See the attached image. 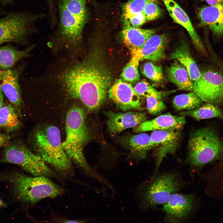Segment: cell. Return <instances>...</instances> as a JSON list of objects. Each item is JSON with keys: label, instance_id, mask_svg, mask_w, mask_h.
<instances>
[{"label": "cell", "instance_id": "6da1fadb", "mask_svg": "<svg viewBox=\"0 0 223 223\" xmlns=\"http://www.w3.org/2000/svg\"><path fill=\"white\" fill-rule=\"evenodd\" d=\"M59 79L69 97L79 99L89 111L93 112L105 101L112 76L104 62L99 57L93 56L66 69Z\"/></svg>", "mask_w": 223, "mask_h": 223}, {"label": "cell", "instance_id": "7a4b0ae2", "mask_svg": "<svg viewBox=\"0 0 223 223\" xmlns=\"http://www.w3.org/2000/svg\"><path fill=\"white\" fill-rule=\"evenodd\" d=\"M65 138L62 142L64 150L71 161L87 174L98 178L99 175L88 164L83 154V148L90 139L85 114L81 107L74 106L67 114L65 125Z\"/></svg>", "mask_w": 223, "mask_h": 223}, {"label": "cell", "instance_id": "3957f363", "mask_svg": "<svg viewBox=\"0 0 223 223\" xmlns=\"http://www.w3.org/2000/svg\"><path fill=\"white\" fill-rule=\"evenodd\" d=\"M44 176H30L18 172L0 173V180L11 186L14 195L24 203H34L47 198H54L64 192L61 187Z\"/></svg>", "mask_w": 223, "mask_h": 223}, {"label": "cell", "instance_id": "277c9868", "mask_svg": "<svg viewBox=\"0 0 223 223\" xmlns=\"http://www.w3.org/2000/svg\"><path fill=\"white\" fill-rule=\"evenodd\" d=\"M185 163L200 168L223 155V142L216 130L210 127L196 130L191 134Z\"/></svg>", "mask_w": 223, "mask_h": 223}, {"label": "cell", "instance_id": "5b68a950", "mask_svg": "<svg viewBox=\"0 0 223 223\" xmlns=\"http://www.w3.org/2000/svg\"><path fill=\"white\" fill-rule=\"evenodd\" d=\"M34 143L37 154L46 163L62 173L72 172V161L63 147L58 127L48 125L37 129L34 134Z\"/></svg>", "mask_w": 223, "mask_h": 223}, {"label": "cell", "instance_id": "8992f818", "mask_svg": "<svg viewBox=\"0 0 223 223\" xmlns=\"http://www.w3.org/2000/svg\"><path fill=\"white\" fill-rule=\"evenodd\" d=\"M86 0H59L57 33L68 45H77L81 40L87 19Z\"/></svg>", "mask_w": 223, "mask_h": 223}, {"label": "cell", "instance_id": "52a82bcc", "mask_svg": "<svg viewBox=\"0 0 223 223\" xmlns=\"http://www.w3.org/2000/svg\"><path fill=\"white\" fill-rule=\"evenodd\" d=\"M0 161L16 164L33 176L49 177L55 174L42 157L31 151L19 140L7 143Z\"/></svg>", "mask_w": 223, "mask_h": 223}, {"label": "cell", "instance_id": "ba28073f", "mask_svg": "<svg viewBox=\"0 0 223 223\" xmlns=\"http://www.w3.org/2000/svg\"><path fill=\"white\" fill-rule=\"evenodd\" d=\"M184 184L176 172L170 171L161 174L154 178L147 187L144 195V203L148 208L164 204L171 195L180 190Z\"/></svg>", "mask_w": 223, "mask_h": 223}, {"label": "cell", "instance_id": "9c48e42d", "mask_svg": "<svg viewBox=\"0 0 223 223\" xmlns=\"http://www.w3.org/2000/svg\"><path fill=\"white\" fill-rule=\"evenodd\" d=\"M193 85V92L203 102L215 104L223 103V74L217 68L211 66L204 70Z\"/></svg>", "mask_w": 223, "mask_h": 223}, {"label": "cell", "instance_id": "30bf717a", "mask_svg": "<svg viewBox=\"0 0 223 223\" xmlns=\"http://www.w3.org/2000/svg\"><path fill=\"white\" fill-rule=\"evenodd\" d=\"M41 15H28L18 13L10 15L0 19V44L7 42L22 41L31 25Z\"/></svg>", "mask_w": 223, "mask_h": 223}, {"label": "cell", "instance_id": "8fae6325", "mask_svg": "<svg viewBox=\"0 0 223 223\" xmlns=\"http://www.w3.org/2000/svg\"><path fill=\"white\" fill-rule=\"evenodd\" d=\"M195 203L193 194H172L162 208L165 214V221L168 223L183 221L190 215Z\"/></svg>", "mask_w": 223, "mask_h": 223}, {"label": "cell", "instance_id": "7c38bea8", "mask_svg": "<svg viewBox=\"0 0 223 223\" xmlns=\"http://www.w3.org/2000/svg\"><path fill=\"white\" fill-rule=\"evenodd\" d=\"M110 98L116 107L125 112L131 110L142 111L141 97L135 92L131 83L117 79L108 91Z\"/></svg>", "mask_w": 223, "mask_h": 223}, {"label": "cell", "instance_id": "4fadbf2b", "mask_svg": "<svg viewBox=\"0 0 223 223\" xmlns=\"http://www.w3.org/2000/svg\"><path fill=\"white\" fill-rule=\"evenodd\" d=\"M180 136L179 130H155L151 134L152 149H156V166L154 177L165 156L168 154L175 153L178 146Z\"/></svg>", "mask_w": 223, "mask_h": 223}, {"label": "cell", "instance_id": "5bb4252c", "mask_svg": "<svg viewBox=\"0 0 223 223\" xmlns=\"http://www.w3.org/2000/svg\"><path fill=\"white\" fill-rule=\"evenodd\" d=\"M103 112L107 117V129L112 135H115L128 128H134L147 118L145 113L139 112L116 113L109 110Z\"/></svg>", "mask_w": 223, "mask_h": 223}, {"label": "cell", "instance_id": "9a60e30c", "mask_svg": "<svg viewBox=\"0 0 223 223\" xmlns=\"http://www.w3.org/2000/svg\"><path fill=\"white\" fill-rule=\"evenodd\" d=\"M23 68L0 69V89L16 111L22 103L18 80Z\"/></svg>", "mask_w": 223, "mask_h": 223}, {"label": "cell", "instance_id": "2e32d148", "mask_svg": "<svg viewBox=\"0 0 223 223\" xmlns=\"http://www.w3.org/2000/svg\"><path fill=\"white\" fill-rule=\"evenodd\" d=\"M168 43L166 34H155L149 38L141 48L130 51L131 57L139 62L145 59L160 61L165 57V50Z\"/></svg>", "mask_w": 223, "mask_h": 223}, {"label": "cell", "instance_id": "e0dca14e", "mask_svg": "<svg viewBox=\"0 0 223 223\" xmlns=\"http://www.w3.org/2000/svg\"><path fill=\"white\" fill-rule=\"evenodd\" d=\"M198 17L199 26L208 28L216 39L223 38V3L202 7Z\"/></svg>", "mask_w": 223, "mask_h": 223}, {"label": "cell", "instance_id": "ac0fdd59", "mask_svg": "<svg viewBox=\"0 0 223 223\" xmlns=\"http://www.w3.org/2000/svg\"><path fill=\"white\" fill-rule=\"evenodd\" d=\"M164 2L173 20L187 30L197 50L203 55H207V52L203 42L186 12L173 0L166 1Z\"/></svg>", "mask_w": 223, "mask_h": 223}, {"label": "cell", "instance_id": "d6986e66", "mask_svg": "<svg viewBox=\"0 0 223 223\" xmlns=\"http://www.w3.org/2000/svg\"><path fill=\"white\" fill-rule=\"evenodd\" d=\"M186 123L184 116H177L167 113L142 122L133 128V131L139 133L158 130H180Z\"/></svg>", "mask_w": 223, "mask_h": 223}, {"label": "cell", "instance_id": "ffe728a7", "mask_svg": "<svg viewBox=\"0 0 223 223\" xmlns=\"http://www.w3.org/2000/svg\"><path fill=\"white\" fill-rule=\"evenodd\" d=\"M155 33L153 29H142L124 24L121 36L124 43L131 51L141 48Z\"/></svg>", "mask_w": 223, "mask_h": 223}, {"label": "cell", "instance_id": "44dd1931", "mask_svg": "<svg viewBox=\"0 0 223 223\" xmlns=\"http://www.w3.org/2000/svg\"><path fill=\"white\" fill-rule=\"evenodd\" d=\"M171 59H176L186 69L193 84L200 78L201 72L191 56L188 43L183 41L177 46L169 56Z\"/></svg>", "mask_w": 223, "mask_h": 223}, {"label": "cell", "instance_id": "7402d4cb", "mask_svg": "<svg viewBox=\"0 0 223 223\" xmlns=\"http://www.w3.org/2000/svg\"><path fill=\"white\" fill-rule=\"evenodd\" d=\"M169 80L181 90L193 92V84L185 67L178 61L173 62L166 69Z\"/></svg>", "mask_w": 223, "mask_h": 223}, {"label": "cell", "instance_id": "603a6c76", "mask_svg": "<svg viewBox=\"0 0 223 223\" xmlns=\"http://www.w3.org/2000/svg\"><path fill=\"white\" fill-rule=\"evenodd\" d=\"M123 142L132 155L137 159L145 158L147 152L152 149L150 136L145 133L130 135L124 138Z\"/></svg>", "mask_w": 223, "mask_h": 223}, {"label": "cell", "instance_id": "cb8c5ba5", "mask_svg": "<svg viewBox=\"0 0 223 223\" xmlns=\"http://www.w3.org/2000/svg\"><path fill=\"white\" fill-rule=\"evenodd\" d=\"M16 111L11 104L4 103L0 109V130L9 134L20 128L21 123Z\"/></svg>", "mask_w": 223, "mask_h": 223}, {"label": "cell", "instance_id": "d4e9b609", "mask_svg": "<svg viewBox=\"0 0 223 223\" xmlns=\"http://www.w3.org/2000/svg\"><path fill=\"white\" fill-rule=\"evenodd\" d=\"M33 48L29 46L22 50H18L10 46L0 47V69L11 68L19 60L27 57Z\"/></svg>", "mask_w": 223, "mask_h": 223}, {"label": "cell", "instance_id": "484cf974", "mask_svg": "<svg viewBox=\"0 0 223 223\" xmlns=\"http://www.w3.org/2000/svg\"><path fill=\"white\" fill-rule=\"evenodd\" d=\"M180 114L189 116L198 120L217 118L223 120V112L215 104L206 102L198 108L192 110L182 111Z\"/></svg>", "mask_w": 223, "mask_h": 223}, {"label": "cell", "instance_id": "4316f807", "mask_svg": "<svg viewBox=\"0 0 223 223\" xmlns=\"http://www.w3.org/2000/svg\"><path fill=\"white\" fill-rule=\"evenodd\" d=\"M203 103L200 98L192 91L176 96L173 101V107L178 111L195 110L202 105Z\"/></svg>", "mask_w": 223, "mask_h": 223}, {"label": "cell", "instance_id": "83f0119b", "mask_svg": "<svg viewBox=\"0 0 223 223\" xmlns=\"http://www.w3.org/2000/svg\"><path fill=\"white\" fill-rule=\"evenodd\" d=\"M139 62L138 60L131 57L122 70L121 77L123 80L130 83H133L140 80V76L138 69Z\"/></svg>", "mask_w": 223, "mask_h": 223}, {"label": "cell", "instance_id": "f1b7e54d", "mask_svg": "<svg viewBox=\"0 0 223 223\" xmlns=\"http://www.w3.org/2000/svg\"><path fill=\"white\" fill-rule=\"evenodd\" d=\"M142 73L144 76L156 83H161L163 81L164 74L161 65H156L151 62L146 63L143 66Z\"/></svg>", "mask_w": 223, "mask_h": 223}, {"label": "cell", "instance_id": "f546056e", "mask_svg": "<svg viewBox=\"0 0 223 223\" xmlns=\"http://www.w3.org/2000/svg\"><path fill=\"white\" fill-rule=\"evenodd\" d=\"M133 88L136 93L140 97H151L161 100L166 94L156 90L145 80L138 83Z\"/></svg>", "mask_w": 223, "mask_h": 223}, {"label": "cell", "instance_id": "4dcf8cb0", "mask_svg": "<svg viewBox=\"0 0 223 223\" xmlns=\"http://www.w3.org/2000/svg\"><path fill=\"white\" fill-rule=\"evenodd\" d=\"M148 0H129L122 7L123 20L143 12Z\"/></svg>", "mask_w": 223, "mask_h": 223}, {"label": "cell", "instance_id": "1f68e13d", "mask_svg": "<svg viewBox=\"0 0 223 223\" xmlns=\"http://www.w3.org/2000/svg\"><path fill=\"white\" fill-rule=\"evenodd\" d=\"M143 12L147 21L156 20L162 14V10L158 5L156 0H148Z\"/></svg>", "mask_w": 223, "mask_h": 223}, {"label": "cell", "instance_id": "d6a6232c", "mask_svg": "<svg viewBox=\"0 0 223 223\" xmlns=\"http://www.w3.org/2000/svg\"><path fill=\"white\" fill-rule=\"evenodd\" d=\"M146 107L149 112L154 115L158 114L166 108L165 105L160 100L151 97L146 98Z\"/></svg>", "mask_w": 223, "mask_h": 223}, {"label": "cell", "instance_id": "836d02e7", "mask_svg": "<svg viewBox=\"0 0 223 223\" xmlns=\"http://www.w3.org/2000/svg\"><path fill=\"white\" fill-rule=\"evenodd\" d=\"M124 24H128L135 27H139L147 21L146 16L142 12L123 20Z\"/></svg>", "mask_w": 223, "mask_h": 223}, {"label": "cell", "instance_id": "e575fe53", "mask_svg": "<svg viewBox=\"0 0 223 223\" xmlns=\"http://www.w3.org/2000/svg\"><path fill=\"white\" fill-rule=\"evenodd\" d=\"M11 138L9 133H0V147L8 143Z\"/></svg>", "mask_w": 223, "mask_h": 223}, {"label": "cell", "instance_id": "d590c367", "mask_svg": "<svg viewBox=\"0 0 223 223\" xmlns=\"http://www.w3.org/2000/svg\"><path fill=\"white\" fill-rule=\"evenodd\" d=\"M207 4L210 6H214L223 3V0H205Z\"/></svg>", "mask_w": 223, "mask_h": 223}, {"label": "cell", "instance_id": "8d00e7d4", "mask_svg": "<svg viewBox=\"0 0 223 223\" xmlns=\"http://www.w3.org/2000/svg\"><path fill=\"white\" fill-rule=\"evenodd\" d=\"M4 103L3 94L0 89V109L3 106Z\"/></svg>", "mask_w": 223, "mask_h": 223}, {"label": "cell", "instance_id": "74e56055", "mask_svg": "<svg viewBox=\"0 0 223 223\" xmlns=\"http://www.w3.org/2000/svg\"><path fill=\"white\" fill-rule=\"evenodd\" d=\"M63 221H62L63 222H65V223H78V222H82V221H80L79 220H62Z\"/></svg>", "mask_w": 223, "mask_h": 223}, {"label": "cell", "instance_id": "f35d334b", "mask_svg": "<svg viewBox=\"0 0 223 223\" xmlns=\"http://www.w3.org/2000/svg\"><path fill=\"white\" fill-rule=\"evenodd\" d=\"M47 1V3H48L49 6L50 7V8H52L53 9V0H46Z\"/></svg>", "mask_w": 223, "mask_h": 223}, {"label": "cell", "instance_id": "ab89813d", "mask_svg": "<svg viewBox=\"0 0 223 223\" xmlns=\"http://www.w3.org/2000/svg\"><path fill=\"white\" fill-rule=\"evenodd\" d=\"M6 206L5 203H4L1 200V199L0 198V208L5 207Z\"/></svg>", "mask_w": 223, "mask_h": 223}, {"label": "cell", "instance_id": "60d3db41", "mask_svg": "<svg viewBox=\"0 0 223 223\" xmlns=\"http://www.w3.org/2000/svg\"><path fill=\"white\" fill-rule=\"evenodd\" d=\"M2 0L3 1H11V0Z\"/></svg>", "mask_w": 223, "mask_h": 223}, {"label": "cell", "instance_id": "b9f144b4", "mask_svg": "<svg viewBox=\"0 0 223 223\" xmlns=\"http://www.w3.org/2000/svg\"><path fill=\"white\" fill-rule=\"evenodd\" d=\"M162 0V1H163L164 2V1H166L169 0Z\"/></svg>", "mask_w": 223, "mask_h": 223}]
</instances>
